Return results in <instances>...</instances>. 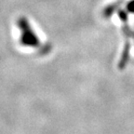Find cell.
<instances>
[{"label":"cell","instance_id":"cell-1","mask_svg":"<svg viewBox=\"0 0 134 134\" xmlns=\"http://www.w3.org/2000/svg\"><path fill=\"white\" fill-rule=\"evenodd\" d=\"M19 27L21 29V40L24 46H31V47H36L38 44V38L36 36L35 33H34L33 29L31 28L28 21L24 19L21 18L19 21Z\"/></svg>","mask_w":134,"mask_h":134},{"label":"cell","instance_id":"cell-2","mask_svg":"<svg viewBox=\"0 0 134 134\" xmlns=\"http://www.w3.org/2000/svg\"><path fill=\"white\" fill-rule=\"evenodd\" d=\"M127 9H128L129 12L134 13V0H131L128 3L127 5Z\"/></svg>","mask_w":134,"mask_h":134}]
</instances>
